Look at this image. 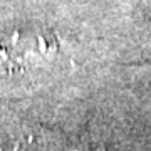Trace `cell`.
Here are the masks:
<instances>
[{
	"label": "cell",
	"instance_id": "cell-1",
	"mask_svg": "<svg viewBox=\"0 0 151 151\" xmlns=\"http://www.w3.org/2000/svg\"><path fill=\"white\" fill-rule=\"evenodd\" d=\"M72 151H92L89 146H77L76 150H72Z\"/></svg>",
	"mask_w": 151,
	"mask_h": 151
}]
</instances>
